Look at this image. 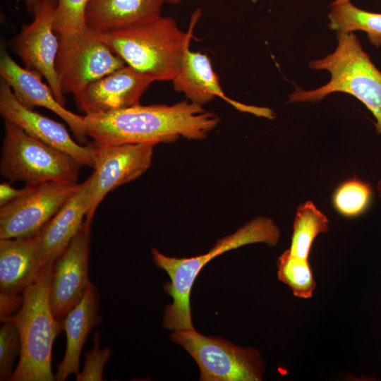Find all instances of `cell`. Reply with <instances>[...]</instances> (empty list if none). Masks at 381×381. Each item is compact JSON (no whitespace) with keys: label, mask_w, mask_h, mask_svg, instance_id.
<instances>
[{"label":"cell","mask_w":381,"mask_h":381,"mask_svg":"<svg viewBox=\"0 0 381 381\" xmlns=\"http://www.w3.org/2000/svg\"><path fill=\"white\" fill-rule=\"evenodd\" d=\"M85 131L95 145L172 143L183 137L202 140L219 123L202 105L182 101L172 105H136L107 113L85 114Z\"/></svg>","instance_id":"6da1fadb"},{"label":"cell","mask_w":381,"mask_h":381,"mask_svg":"<svg viewBox=\"0 0 381 381\" xmlns=\"http://www.w3.org/2000/svg\"><path fill=\"white\" fill-rule=\"evenodd\" d=\"M200 15L197 10L188 32L181 30L172 18L160 16L144 23L99 35L127 65L154 81H172L190 49L192 30Z\"/></svg>","instance_id":"7a4b0ae2"},{"label":"cell","mask_w":381,"mask_h":381,"mask_svg":"<svg viewBox=\"0 0 381 381\" xmlns=\"http://www.w3.org/2000/svg\"><path fill=\"white\" fill-rule=\"evenodd\" d=\"M280 230L268 217H259L250 220L233 234L218 240L206 253L192 258H177L164 255L157 248L151 250L156 266L164 270L170 282L164 291L173 298L163 315V326L172 331L195 329L191 319L190 296L193 283L202 268L214 258L244 245L265 243H277Z\"/></svg>","instance_id":"3957f363"},{"label":"cell","mask_w":381,"mask_h":381,"mask_svg":"<svg viewBox=\"0 0 381 381\" xmlns=\"http://www.w3.org/2000/svg\"><path fill=\"white\" fill-rule=\"evenodd\" d=\"M54 262L52 260L44 264L23 293V302L18 311L5 320L15 325L21 344L18 361L10 381L55 380L52 351L63 327L56 320L49 302Z\"/></svg>","instance_id":"277c9868"},{"label":"cell","mask_w":381,"mask_h":381,"mask_svg":"<svg viewBox=\"0 0 381 381\" xmlns=\"http://www.w3.org/2000/svg\"><path fill=\"white\" fill-rule=\"evenodd\" d=\"M337 38L338 44L333 53L310 61L312 69L330 73L329 82L311 90L296 87L289 102H318L334 92L349 94L372 113L377 132L381 135V72L353 33L337 32Z\"/></svg>","instance_id":"5b68a950"},{"label":"cell","mask_w":381,"mask_h":381,"mask_svg":"<svg viewBox=\"0 0 381 381\" xmlns=\"http://www.w3.org/2000/svg\"><path fill=\"white\" fill-rule=\"evenodd\" d=\"M0 172L11 182L35 184L47 181L77 183L81 167L77 159L4 121Z\"/></svg>","instance_id":"8992f818"},{"label":"cell","mask_w":381,"mask_h":381,"mask_svg":"<svg viewBox=\"0 0 381 381\" xmlns=\"http://www.w3.org/2000/svg\"><path fill=\"white\" fill-rule=\"evenodd\" d=\"M171 339L181 346L197 363L201 381H259L265 365L256 349L242 348L195 329L174 331Z\"/></svg>","instance_id":"52a82bcc"},{"label":"cell","mask_w":381,"mask_h":381,"mask_svg":"<svg viewBox=\"0 0 381 381\" xmlns=\"http://www.w3.org/2000/svg\"><path fill=\"white\" fill-rule=\"evenodd\" d=\"M58 37L56 70L64 94L75 96L92 82L126 64L99 33L88 28Z\"/></svg>","instance_id":"ba28073f"},{"label":"cell","mask_w":381,"mask_h":381,"mask_svg":"<svg viewBox=\"0 0 381 381\" xmlns=\"http://www.w3.org/2000/svg\"><path fill=\"white\" fill-rule=\"evenodd\" d=\"M80 184L60 181L25 184L19 197L0 207V239L29 237L37 233Z\"/></svg>","instance_id":"9c48e42d"},{"label":"cell","mask_w":381,"mask_h":381,"mask_svg":"<svg viewBox=\"0 0 381 381\" xmlns=\"http://www.w3.org/2000/svg\"><path fill=\"white\" fill-rule=\"evenodd\" d=\"M95 158L90 176L87 219H93L105 196L117 187L135 180L151 166L152 143L97 145L91 143Z\"/></svg>","instance_id":"30bf717a"},{"label":"cell","mask_w":381,"mask_h":381,"mask_svg":"<svg viewBox=\"0 0 381 381\" xmlns=\"http://www.w3.org/2000/svg\"><path fill=\"white\" fill-rule=\"evenodd\" d=\"M85 218L80 229L56 258L49 287V302L56 320L62 326L68 312L83 297L89 274L91 224Z\"/></svg>","instance_id":"8fae6325"},{"label":"cell","mask_w":381,"mask_h":381,"mask_svg":"<svg viewBox=\"0 0 381 381\" xmlns=\"http://www.w3.org/2000/svg\"><path fill=\"white\" fill-rule=\"evenodd\" d=\"M56 4L44 5L33 15L14 37L13 47L25 68L45 78L55 98L65 105L66 99L56 70L59 40L53 28V14Z\"/></svg>","instance_id":"7c38bea8"},{"label":"cell","mask_w":381,"mask_h":381,"mask_svg":"<svg viewBox=\"0 0 381 381\" xmlns=\"http://www.w3.org/2000/svg\"><path fill=\"white\" fill-rule=\"evenodd\" d=\"M0 114L4 121L15 123L30 135L67 153L83 166L94 168L91 143L78 144L61 123L23 105L2 78L0 80Z\"/></svg>","instance_id":"4fadbf2b"},{"label":"cell","mask_w":381,"mask_h":381,"mask_svg":"<svg viewBox=\"0 0 381 381\" xmlns=\"http://www.w3.org/2000/svg\"><path fill=\"white\" fill-rule=\"evenodd\" d=\"M153 82L126 64L92 82L74 97L85 114L107 113L140 104L142 95Z\"/></svg>","instance_id":"5bb4252c"},{"label":"cell","mask_w":381,"mask_h":381,"mask_svg":"<svg viewBox=\"0 0 381 381\" xmlns=\"http://www.w3.org/2000/svg\"><path fill=\"white\" fill-rule=\"evenodd\" d=\"M0 75L23 105L31 109L41 107L52 111L68 124L78 140L89 143L85 131L84 116L66 109L55 98L49 86L42 81L40 73L21 67L3 52L0 58Z\"/></svg>","instance_id":"9a60e30c"},{"label":"cell","mask_w":381,"mask_h":381,"mask_svg":"<svg viewBox=\"0 0 381 381\" xmlns=\"http://www.w3.org/2000/svg\"><path fill=\"white\" fill-rule=\"evenodd\" d=\"M172 83L174 89L183 93L191 102L203 105L219 97L239 111L270 119L273 117V112L267 108L246 105L227 97L205 54L188 49Z\"/></svg>","instance_id":"2e32d148"},{"label":"cell","mask_w":381,"mask_h":381,"mask_svg":"<svg viewBox=\"0 0 381 381\" xmlns=\"http://www.w3.org/2000/svg\"><path fill=\"white\" fill-rule=\"evenodd\" d=\"M90 176L63 207L34 234L39 258L44 265L55 260L80 229L88 211Z\"/></svg>","instance_id":"e0dca14e"},{"label":"cell","mask_w":381,"mask_h":381,"mask_svg":"<svg viewBox=\"0 0 381 381\" xmlns=\"http://www.w3.org/2000/svg\"><path fill=\"white\" fill-rule=\"evenodd\" d=\"M99 294L90 281L82 299L71 308L63 321L66 346L64 358L57 365L55 380L64 381L70 375L80 373V358L86 339L101 321Z\"/></svg>","instance_id":"ac0fdd59"},{"label":"cell","mask_w":381,"mask_h":381,"mask_svg":"<svg viewBox=\"0 0 381 381\" xmlns=\"http://www.w3.org/2000/svg\"><path fill=\"white\" fill-rule=\"evenodd\" d=\"M166 0H90L86 9L89 29L107 34L162 16Z\"/></svg>","instance_id":"d6986e66"},{"label":"cell","mask_w":381,"mask_h":381,"mask_svg":"<svg viewBox=\"0 0 381 381\" xmlns=\"http://www.w3.org/2000/svg\"><path fill=\"white\" fill-rule=\"evenodd\" d=\"M44 265L34 235L0 239V294L22 295Z\"/></svg>","instance_id":"ffe728a7"},{"label":"cell","mask_w":381,"mask_h":381,"mask_svg":"<svg viewBox=\"0 0 381 381\" xmlns=\"http://www.w3.org/2000/svg\"><path fill=\"white\" fill-rule=\"evenodd\" d=\"M329 28L337 32L361 30L367 34L370 42L381 46V13L362 10L349 0L334 1L328 14Z\"/></svg>","instance_id":"44dd1931"},{"label":"cell","mask_w":381,"mask_h":381,"mask_svg":"<svg viewBox=\"0 0 381 381\" xmlns=\"http://www.w3.org/2000/svg\"><path fill=\"white\" fill-rule=\"evenodd\" d=\"M327 217L311 202L307 201L296 210L291 235V246L287 251L294 258L308 261L314 239L328 230Z\"/></svg>","instance_id":"7402d4cb"},{"label":"cell","mask_w":381,"mask_h":381,"mask_svg":"<svg viewBox=\"0 0 381 381\" xmlns=\"http://www.w3.org/2000/svg\"><path fill=\"white\" fill-rule=\"evenodd\" d=\"M373 198V190L371 186L354 178L339 185L333 193L332 204L341 215L354 217L368 210Z\"/></svg>","instance_id":"603a6c76"},{"label":"cell","mask_w":381,"mask_h":381,"mask_svg":"<svg viewBox=\"0 0 381 381\" xmlns=\"http://www.w3.org/2000/svg\"><path fill=\"white\" fill-rule=\"evenodd\" d=\"M277 275L283 283L301 298H311L316 286L308 261L291 255L286 250L277 260Z\"/></svg>","instance_id":"cb8c5ba5"},{"label":"cell","mask_w":381,"mask_h":381,"mask_svg":"<svg viewBox=\"0 0 381 381\" xmlns=\"http://www.w3.org/2000/svg\"><path fill=\"white\" fill-rule=\"evenodd\" d=\"M90 0H58L53 14V28L58 36L79 32L87 28L86 9Z\"/></svg>","instance_id":"d4e9b609"},{"label":"cell","mask_w":381,"mask_h":381,"mask_svg":"<svg viewBox=\"0 0 381 381\" xmlns=\"http://www.w3.org/2000/svg\"><path fill=\"white\" fill-rule=\"evenodd\" d=\"M20 339L15 325L9 320L3 322L0 329V380H11L16 358L20 356Z\"/></svg>","instance_id":"484cf974"},{"label":"cell","mask_w":381,"mask_h":381,"mask_svg":"<svg viewBox=\"0 0 381 381\" xmlns=\"http://www.w3.org/2000/svg\"><path fill=\"white\" fill-rule=\"evenodd\" d=\"M99 332H96L94 336V346L85 354L83 369L76 376L77 381H102L104 380V368L111 357L109 348L101 349L99 346Z\"/></svg>","instance_id":"4316f807"},{"label":"cell","mask_w":381,"mask_h":381,"mask_svg":"<svg viewBox=\"0 0 381 381\" xmlns=\"http://www.w3.org/2000/svg\"><path fill=\"white\" fill-rule=\"evenodd\" d=\"M23 302L22 295H6L0 294V318L3 322L18 310Z\"/></svg>","instance_id":"83f0119b"},{"label":"cell","mask_w":381,"mask_h":381,"mask_svg":"<svg viewBox=\"0 0 381 381\" xmlns=\"http://www.w3.org/2000/svg\"><path fill=\"white\" fill-rule=\"evenodd\" d=\"M24 191V187L20 189L16 188L6 182L0 184V207L15 200Z\"/></svg>","instance_id":"f1b7e54d"},{"label":"cell","mask_w":381,"mask_h":381,"mask_svg":"<svg viewBox=\"0 0 381 381\" xmlns=\"http://www.w3.org/2000/svg\"><path fill=\"white\" fill-rule=\"evenodd\" d=\"M28 12L33 16L40 7L51 4H57L58 0H24Z\"/></svg>","instance_id":"f546056e"},{"label":"cell","mask_w":381,"mask_h":381,"mask_svg":"<svg viewBox=\"0 0 381 381\" xmlns=\"http://www.w3.org/2000/svg\"><path fill=\"white\" fill-rule=\"evenodd\" d=\"M376 190L377 192L378 196L381 200V178L379 179L376 186Z\"/></svg>","instance_id":"4dcf8cb0"},{"label":"cell","mask_w":381,"mask_h":381,"mask_svg":"<svg viewBox=\"0 0 381 381\" xmlns=\"http://www.w3.org/2000/svg\"><path fill=\"white\" fill-rule=\"evenodd\" d=\"M181 0H166V2L171 4H177L181 2Z\"/></svg>","instance_id":"1f68e13d"}]
</instances>
